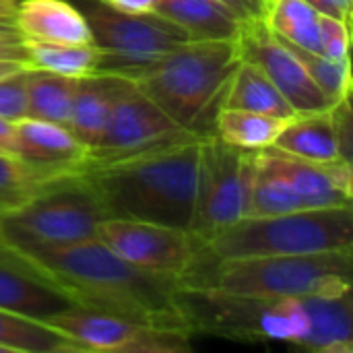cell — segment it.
<instances>
[{
	"label": "cell",
	"instance_id": "6da1fadb",
	"mask_svg": "<svg viewBox=\"0 0 353 353\" xmlns=\"http://www.w3.org/2000/svg\"><path fill=\"white\" fill-rule=\"evenodd\" d=\"M14 261L72 304L132 323L188 331L178 306L180 277L143 271L99 240L77 244H0Z\"/></svg>",
	"mask_w": 353,
	"mask_h": 353
},
{
	"label": "cell",
	"instance_id": "7a4b0ae2",
	"mask_svg": "<svg viewBox=\"0 0 353 353\" xmlns=\"http://www.w3.org/2000/svg\"><path fill=\"white\" fill-rule=\"evenodd\" d=\"M205 134L83 168L108 217L149 221L190 234Z\"/></svg>",
	"mask_w": 353,
	"mask_h": 353
},
{
	"label": "cell",
	"instance_id": "3957f363",
	"mask_svg": "<svg viewBox=\"0 0 353 353\" xmlns=\"http://www.w3.org/2000/svg\"><path fill=\"white\" fill-rule=\"evenodd\" d=\"M236 39H188L132 79L172 120L192 134H211L234 70Z\"/></svg>",
	"mask_w": 353,
	"mask_h": 353
},
{
	"label": "cell",
	"instance_id": "277c9868",
	"mask_svg": "<svg viewBox=\"0 0 353 353\" xmlns=\"http://www.w3.org/2000/svg\"><path fill=\"white\" fill-rule=\"evenodd\" d=\"M352 254L335 250L194 263L180 283L259 300L341 296L352 292Z\"/></svg>",
	"mask_w": 353,
	"mask_h": 353
},
{
	"label": "cell",
	"instance_id": "5b68a950",
	"mask_svg": "<svg viewBox=\"0 0 353 353\" xmlns=\"http://www.w3.org/2000/svg\"><path fill=\"white\" fill-rule=\"evenodd\" d=\"M335 250H353L352 205L300 209L275 217H242L201 242L194 263Z\"/></svg>",
	"mask_w": 353,
	"mask_h": 353
},
{
	"label": "cell",
	"instance_id": "8992f818",
	"mask_svg": "<svg viewBox=\"0 0 353 353\" xmlns=\"http://www.w3.org/2000/svg\"><path fill=\"white\" fill-rule=\"evenodd\" d=\"M178 306L192 335L225 339H267L304 347L310 319L304 298L259 300L209 288H178Z\"/></svg>",
	"mask_w": 353,
	"mask_h": 353
},
{
	"label": "cell",
	"instance_id": "52a82bcc",
	"mask_svg": "<svg viewBox=\"0 0 353 353\" xmlns=\"http://www.w3.org/2000/svg\"><path fill=\"white\" fill-rule=\"evenodd\" d=\"M108 213L83 170L46 180L25 203L0 213V244L97 240Z\"/></svg>",
	"mask_w": 353,
	"mask_h": 353
},
{
	"label": "cell",
	"instance_id": "ba28073f",
	"mask_svg": "<svg viewBox=\"0 0 353 353\" xmlns=\"http://www.w3.org/2000/svg\"><path fill=\"white\" fill-rule=\"evenodd\" d=\"M72 4L83 12L99 50L97 74L137 79L172 48L192 39L157 12L130 14L103 0H72Z\"/></svg>",
	"mask_w": 353,
	"mask_h": 353
},
{
	"label": "cell",
	"instance_id": "9c48e42d",
	"mask_svg": "<svg viewBox=\"0 0 353 353\" xmlns=\"http://www.w3.org/2000/svg\"><path fill=\"white\" fill-rule=\"evenodd\" d=\"M256 172V151L238 149L205 134L196 209L190 236L201 244L246 217Z\"/></svg>",
	"mask_w": 353,
	"mask_h": 353
},
{
	"label": "cell",
	"instance_id": "30bf717a",
	"mask_svg": "<svg viewBox=\"0 0 353 353\" xmlns=\"http://www.w3.org/2000/svg\"><path fill=\"white\" fill-rule=\"evenodd\" d=\"M46 325L77 343L81 352L182 353L190 350L192 333L151 327L83 306H68L52 314Z\"/></svg>",
	"mask_w": 353,
	"mask_h": 353
},
{
	"label": "cell",
	"instance_id": "8fae6325",
	"mask_svg": "<svg viewBox=\"0 0 353 353\" xmlns=\"http://www.w3.org/2000/svg\"><path fill=\"white\" fill-rule=\"evenodd\" d=\"M188 134L192 132L172 120L132 79L114 77L108 130L99 149L89 155V161L97 163L137 155Z\"/></svg>",
	"mask_w": 353,
	"mask_h": 353
},
{
	"label": "cell",
	"instance_id": "7c38bea8",
	"mask_svg": "<svg viewBox=\"0 0 353 353\" xmlns=\"http://www.w3.org/2000/svg\"><path fill=\"white\" fill-rule=\"evenodd\" d=\"M97 240L143 271L180 279L199 254V242L188 232L149 221L108 217L99 223Z\"/></svg>",
	"mask_w": 353,
	"mask_h": 353
},
{
	"label": "cell",
	"instance_id": "4fadbf2b",
	"mask_svg": "<svg viewBox=\"0 0 353 353\" xmlns=\"http://www.w3.org/2000/svg\"><path fill=\"white\" fill-rule=\"evenodd\" d=\"M238 46L242 58L256 64L273 81L296 114L327 112L335 105V101L312 81L292 46L271 33L261 17L242 23Z\"/></svg>",
	"mask_w": 353,
	"mask_h": 353
},
{
	"label": "cell",
	"instance_id": "5bb4252c",
	"mask_svg": "<svg viewBox=\"0 0 353 353\" xmlns=\"http://www.w3.org/2000/svg\"><path fill=\"white\" fill-rule=\"evenodd\" d=\"M259 159L292 184L304 209L352 205L353 172L350 161L337 159L331 163H312L271 147L261 149Z\"/></svg>",
	"mask_w": 353,
	"mask_h": 353
},
{
	"label": "cell",
	"instance_id": "9a60e30c",
	"mask_svg": "<svg viewBox=\"0 0 353 353\" xmlns=\"http://www.w3.org/2000/svg\"><path fill=\"white\" fill-rule=\"evenodd\" d=\"M12 155L43 178L81 172L89 161L87 149L66 126L27 116L14 122Z\"/></svg>",
	"mask_w": 353,
	"mask_h": 353
},
{
	"label": "cell",
	"instance_id": "2e32d148",
	"mask_svg": "<svg viewBox=\"0 0 353 353\" xmlns=\"http://www.w3.org/2000/svg\"><path fill=\"white\" fill-rule=\"evenodd\" d=\"M72 302L0 248V308L46 323Z\"/></svg>",
	"mask_w": 353,
	"mask_h": 353
},
{
	"label": "cell",
	"instance_id": "e0dca14e",
	"mask_svg": "<svg viewBox=\"0 0 353 353\" xmlns=\"http://www.w3.org/2000/svg\"><path fill=\"white\" fill-rule=\"evenodd\" d=\"M12 21L29 41L93 43L83 12L68 0H19Z\"/></svg>",
	"mask_w": 353,
	"mask_h": 353
},
{
	"label": "cell",
	"instance_id": "ac0fdd59",
	"mask_svg": "<svg viewBox=\"0 0 353 353\" xmlns=\"http://www.w3.org/2000/svg\"><path fill=\"white\" fill-rule=\"evenodd\" d=\"M271 149L312 163H331L343 159L333 108L327 112L294 114L288 118Z\"/></svg>",
	"mask_w": 353,
	"mask_h": 353
},
{
	"label": "cell",
	"instance_id": "d6986e66",
	"mask_svg": "<svg viewBox=\"0 0 353 353\" xmlns=\"http://www.w3.org/2000/svg\"><path fill=\"white\" fill-rule=\"evenodd\" d=\"M112 74H91L77 81L66 128L93 155L108 130L112 112Z\"/></svg>",
	"mask_w": 353,
	"mask_h": 353
},
{
	"label": "cell",
	"instance_id": "ffe728a7",
	"mask_svg": "<svg viewBox=\"0 0 353 353\" xmlns=\"http://www.w3.org/2000/svg\"><path fill=\"white\" fill-rule=\"evenodd\" d=\"M304 302L310 319L304 350L316 353H352V292L341 296H308Z\"/></svg>",
	"mask_w": 353,
	"mask_h": 353
},
{
	"label": "cell",
	"instance_id": "44dd1931",
	"mask_svg": "<svg viewBox=\"0 0 353 353\" xmlns=\"http://www.w3.org/2000/svg\"><path fill=\"white\" fill-rule=\"evenodd\" d=\"M153 12L192 39H236L242 29V21L217 0H155Z\"/></svg>",
	"mask_w": 353,
	"mask_h": 353
},
{
	"label": "cell",
	"instance_id": "7402d4cb",
	"mask_svg": "<svg viewBox=\"0 0 353 353\" xmlns=\"http://www.w3.org/2000/svg\"><path fill=\"white\" fill-rule=\"evenodd\" d=\"M221 108L248 110L281 120H288L296 114L288 99L273 85V81L256 64L244 58L232 74Z\"/></svg>",
	"mask_w": 353,
	"mask_h": 353
},
{
	"label": "cell",
	"instance_id": "603a6c76",
	"mask_svg": "<svg viewBox=\"0 0 353 353\" xmlns=\"http://www.w3.org/2000/svg\"><path fill=\"white\" fill-rule=\"evenodd\" d=\"M77 343L50 325L0 308V353H74Z\"/></svg>",
	"mask_w": 353,
	"mask_h": 353
},
{
	"label": "cell",
	"instance_id": "cb8c5ba5",
	"mask_svg": "<svg viewBox=\"0 0 353 353\" xmlns=\"http://www.w3.org/2000/svg\"><path fill=\"white\" fill-rule=\"evenodd\" d=\"M25 58L31 68L56 72L70 79L97 74L99 50L95 43H60V41H29L23 39Z\"/></svg>",
	"mask_w": 353,
	"mask_h": 353
},
{
	"label": "cell",
	"instance_id": "d4e9b609",
	"mask_svg": "<svg viewBox=\"0 0 353 353\" xmlns=\"http://www.w3.org/2000/svg\"><path fill=\"white\" fill-rule=\"evenodd\" d=\"M261 19L283 41L319 54L321 12L306 0H265Z\"/></svg>",
	"mask_w": 353,
	"mask_h": 353
},
{
	"label": "cell",
	"instance_id": "484cf974",
	"mask_svg": "<svg viewBox=\"0 0 353 353\" xmlns=\"http://www.w3.org/2000/svg\"><path fill=\"white\" fill-rule=\"evenodd\" d=\"M79 79L29 68L27 74V118L66 126Z\"/></svg>",
	"mask_w": 353,
	"mask_h": 353
},
{
	"label": "cell",
	"instance_id": "4316f807",
	"mask_svg": "<svg viewBox=\"0 0 353 353\" xmlns=\"http://www.w3.org/2000/svg\"><path fill=\"white\" fill-rule=\"evenodd\" d=\"M283 122L285 120L273 118L267 114L221 108L213 122L211 134H215L217 139H221L223 143H228L232 147L261 151V149H267L273 145Z\"/></svg>",
	"mask_w": 353,
	"mask_h": 353
},
{
	"label": "cell",
	"instance_id": "83f0119b",
	"mask_svg": "<svg viewBox=\"0 0 353 353\" xmlns=\"http://www.w3.org/2000/svg\"><path fill=\"white\" fill-rule=\"evenodd\" d=\"M300 209H304V205L298 192L292 188V184L285 178H281L271 168H267L259 159V151H256V172L250 188L246 217H275Z\"/></svg>",
	"mask_w": 353,
	"mask_h": 353
},
{
	"label": "cell",
	"instance_id": "f1b7e54d",
	"mask_svg": "<svg viewBox=\"0 0 353 353\" xmlns=\"http://www.w3.org/2000/svg\"><path fill=\"white\" fill-rule=\"evenodd\" d=\"M292 50L298 54V58L302 60V64L306 66L308 74L312 77V81L321 87V91L331 97L335 103L350 99L352 95V72H350V60L337 62V60H329L316 52L298 48L294 43H290Z\"/></svg>",
	"mask_w": 353,
	"mask_h": 353
},
{
	"label": "cell",
	"instance_id": "f546056e",
	"mask_svg": "<svg viewBox=\"0 0 353 353\" xmlns=\"http://www.w3.org/2000/svg\"><path fill=\"white\" fill-rule=\"evenodd\" d=\"M46 180L12 153H0V213L25 203Z\"/></svg>",
	"mask_w": 353,
	"mask_h": 353
},
{
	"label": "cell",
	"instance_id": "4dcf8cb0",
	"mask_svg": "<svg viewBox=\"0 0 353 353\" xmlns=\"http://www.w3.org/2000/svg\"><path fill=\"white\" fill-rule=\"evenodd\" d=\"M29 68L0 77V118L17 122V120L27 116V74H29Z\"/></svg>",
	"mask_w": 353,
	"mask_h": 353
},
{
	"label": "cell",
	"instance_id": "1f68e13d",
	"mask_svg": "<svg viewBox=\"0 0 353 353\" xmlns=\"http://www.w3.org/2000/svg\"><path fill=\"white\" fill-rule=\"evenodd\" d=\"M319 54L329 60H350V23L321 14L319 21Z\"/></svg>",
	"mask_w": 353,
	"mask_h": 353
},
{
	"label": "cell",
	"instance_id": "d6a6232c",
	"mask_svg": "<svg viewBox=\"0 0 353 353\" xmlns=\"http://www.w3.org/2000/svg\"><path fill=\"white\" fill-rule=\"evenodd\" d=\"M221 2L228 10H232L242 23L254 21L263 14V4L265 0H217Z\"/></svg>",
	"mask_w": 353,
	"mask_h": 353
},
{
	"label": "cell",
	"instance_id": "836d02e7",
	"mask_svg": "<svg viewBox=\"0 0 353 353\" xmlns=\"http://www.w3.org/2000/svg\"><path fill=\"white\" fill-rule=\"evenodd\" d=\"M306 2L325 17H335L345 23L352 21V2L347 0H306Z\"/></svg>",
	"mask_w": 353,
	"mask_h": 353
},
{
	"label": "cell",
	"instance_id": "e575fe53",
	"mask_svg": "<svg viewBox=\"0 0 353 353\" xmlns=\"http://www.w3.org/2000/svg\"><path fill=\"white\" fill-rule=\"evenodd\" d=\"M0 58L27 62L23 37L19 35V31H0Z\"/></svg>",
	"mask_w": 353,
	"mask_h": 353
},
{
	"label": "cell",
	"instance_id": "d590c367",
	"mask_svg": "<svg viewBox=\"0 0 353 353\" xmlns=\"http://www.w3.org/2000/svg\"><path fill=\"white\" fill-rule=\"evenodd\" d=\"M110 6L122 10V12H130V14H145V12H153L155 0H103Z\"/></svg>",
	"mask_w": 353,
	"mask_h": 353
},
{
	"label": "cell",
	"instance_id": "8d00e7d4",
	"mask_svg": "<svg viewBox=\"0 0 353 353\" xmlns=\"http://www.w3.org/2000/svg\"><path fill=\"white\" fill-rule=\"evenodd\" d=\"M14 122L0 118V153H12Z\"/></svg>",
	"mask_w": 353,
	"mask_h": 353
},
{
	"label": "cell",
	"instance_id": "74e56055",
	"mask_svg": "<svg viewBox=\"0 0 353 353\" xmlns=\"http://www.w3.org/2000/svg\"><path fill=\"white\" fill-rule=\"evenodd\" d=\"M23 68H29V62H25V60H6V58H0V77L12 74V72L23 70Z\"/></svg>",
	"mask_w": 353,
	"mask_h": 353
},
{
	"label": "cell",
	"instance_id": "f35d334b",
	"mask_svg": "<svg viewBox=\"0 0 353 353\" xmlns=\"http://www.w3.org/2000/svg\"><path fill=\"white\" fill-rule=\"evenodd\" d=\"M17 4H19V0H0V14H10L12 17Z\"/></svg>",
	"mask_w": 353,
	"mask_h": 353
},
{
	"label": "cell",
	"instance_id": "ab89813d",
	"mask_svg": "<svg viewBox=\"0 0 353 353\" xmlns=\"http://www.w3.org/2000/svg\"><path fill=\"white\" fill-rule=\"evenodd\" d=\"M347 2H353V0H347Z\"/></svg>",
	"mask_w": 353,
	"mask_h": 353
}]
</instances>
